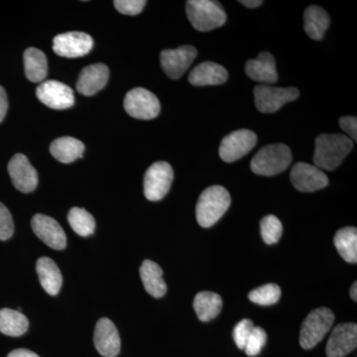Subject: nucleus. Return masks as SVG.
I'll return each instance as SVG.
<instances>
[{"label":"nucleus","mask_w":357,"mask_h":357,"mask_svg":"<svg viewBox=\"0 0 357 357\" xmlns=\"http://www.w3.org/2000/svg\"><path fill=\"white\" fill-rule=\"evenodd\" d=\"M354 148V141L342 134H321L316 139L314 163L321 171L337 168Z\"/></svg>","instance_id":"nucleus-1"},{"label":"nucleus","mask_w":357,"mask_h":357,"mask_svg":"<svg viewBox=\"0 0 357 357\" xmlns=\"http://www.w3.org/2000/svg\"><path fill=\"white\" fill-rule=\"evenodd\" d=\"M231 198L229 191L222 185L206 188L197 204V220L202 227H213L229 210Z\"/></svg>","instance_id":"nucleus-2"},{"label":"nucleus","mask_w":357,"mask_h":357,"mask_svg":"<svg viewBox=\"0 0 357 357\" xmlns=\"http://www.w3.org/2000/svg\"><path fill=\"white\" fill-rule=\"evenodd\" d=\"M185 11L192 27L198 31H211L227 22V13L222 4L213 0H189Z\"/></svg>","instance_id":"nucleus-3"},{"label":"nucleus","mask_w":357,"mask_h":357,"mask_svg":"<svg viewBox=\"0 0 357 357\" xmlns=\"http://www.w3.org/2000/svg\"><path fill=\"white\" fill-rule=\"evenodd\" d=\"M292 162V152L285 144H271L262 147L251 160L250 168L256 175H278L287 170Z\"/></svg>","instance_id":"nucleus-4"},{"label":"nucleus","mask_w":357,"mask_h":357,"mask_svg":"<svg viewBox=\"0 0 357 357\" xmlns=\"http://www.w3.org/2000/svg\"><path fill=\"white\" fill-rule=\"evenodd\" d=\"M333 321L335 314L328 307H319L310 312L301 328V347L304 349H314L331 330Z\"/></svg>","instance_id":"nucleus-5"},{"label":"nucleus","mask_w":357,"mask_h":357,"mask_svg":"<svg viewBox=\"0 0 357 357\" xmlns=\"http://www.w3.org/2000/svg\"><path fill=\"white\" fill-rule=\"evenodd\" d=\"M299 96V89L296 88H276L268 84H259L255 88L256 107L263 114H273L285 103L297 100Z\"/></svg>","instance_id":"nucleus-6"},{"label":"nucleus","mask_w":357,"mask_h":357,"mask_svg":"<svg viewBox=\"0 0 357 357\" xmlns=\"http://www.w3.org/2000/svg\"><path fill=\"white\" fill-rule=\"evenodd\" d=\"M174 178L173 168L159 161L149 167L144 176V195L151 202H158L170 191Z\"/></svg>","instance_id":"nucleus-7"},{"label":"nucleus","mask_w":357,"mask_h":357,"mask_svg":"<svg viewBox=\"0 0 357 357\" xmlns=\"http://www.w3.org/2000/svg\"><path fill=\"white\" fill-rule=\"evenodd\" d=\"M124 109L134 119L149 121L158 116L161 107L158 98L153 93L143 88H136L126 93Z\"/></svg>","instance_id":"nucleus-8"},{"label":"nucleus","mask_w":357,"mask_h":357,"mask_svg":"<svg viewBox=\"0 0 357 357\" xmlns=\"http://www.w3.org/2000/svg\"><path fill=\"white\" fill-rule=\"evenodd\" d=\"M257 143V136L248 129H239L223 138L220 156L227 163H232L248 155Z\"/></svg>","instance_id":"nucleus-9"},{"label":"nucleus","mask_w":357,"mask_h":357,"mask_svg":"<svg viewBox=\"0 0 357 357\" xmlns=\"http://www.w3.org/2000/svg\"><path fill=\"white\" fill-rule=\"evenodd\" d=\"M197 55V49L190 45L178 47L174 50L169 49L162 51L160 56L162 69L170 79H178L189 69Z\"/></svg>","instance_id":"nucleus-10"},{"label":"nucleus","mask_w":357,"mask_h":357,"mask_svg":"<svg viewBox=\"0 0 357 357\" xmlns=\"http://www.w3.org/2000/svg\"><path fill=\"white\" fill-rule=\"evenodd\" d=\"M290 180L295 189L303 192L319 191L328 185V176L321 169L304 162L294 165Z\"/></svg>","instance_id":"nucleus-11"},{"label":"nucleus","mask_w":357,"mask_h":357,"mask_svg":"<svg viewBox=\"0 0 357 357\" xmlns=\"http://www.w3.org/2000/svg\"><path fill=\"white\" fill-rule=\"evenodd\" d=\"M36 96L42 103L53 109H70L74 105V91L58 81L42 82L37 86Z\"/></svg>","instance_id":"nucleus-12"},{"label":"nucleus","mask_w":357,"mask_h":357,"mask_svg":"<svg viewBox=\"0 0 357 357\" xmlns=\"http://www.w3.org/2000/svg\"><path fill=\"white\" fill-rule=\"evenodd\" d=\"M93 40L84 32H68L57 35L53 40V50L65 58L83 57L91 52Z\"/></svg>","instance_id":"nucleus-13"},{"label":"nucleus","mask_w":357,"mask_h":357,"mask_svg":"<svg viewBox=\"0 0 357 357\" xmlns=\"http://www.w3.org/2000/svg\"><path fill=\"white\" fill-rule=\"evenodd\" d=\"M34 234L49 248L63 250L67 246V236L57 220L48 215H35L31 222Z\"/></svg>","instance_id":"nucleus-14"},{"label":"nucleus","mask_w":357,"mask_h":357,"mask_svg":"<svg viewBox=\"0 0 357 357\" xmlns=\"http://www.w3.org/2000/svg\"><path fill=\"white\" fill-rule=\"evenodd\" d=\"M8 173L14 187L18 191L30 192L38 185V174L36 169L23 154L14 155L8 163Z\"/></svg>","instance_id":"nucleus-15"},{"label":"nucleus","mask_w":357,"mask_h":357,"mask_svg":"<svg viewBox=\"0 0 357 357\" xmlns=\"http://www.w3.org/2000/svg\"><path fill=\"white\" fill-rule=\"evenodd\" d=\"M356 324H340L333 331L326 344V356L328 357L347 356L356 349Z\"/></svg>","instance_id":"nucleus-16"},{"label":"nucleus","mask_w":357,"mask_h":357,"mask_svg":"<svg viewBox=\"0 0 357 357\" xmlns=\"http://www.w3.org/2000/svg\"><path fill=\"white\" fill-rule=\"evenodd\" d=\"M93 342L96 351L105 357H116L121 351L119 331L109 319L102 318L96 323Z\"/></svg>","instance_id":"nucleus-17"},{"label":"nucleus","mask_w":357,"mask_h":357,"mask_svg":"<svg viewBox=\"0 0 357 357\" xmlns=\"http://www.w3.org/2000/svg\"><path fill=\"white\" fill-rule=\"evenodd\" d=\"M246 75L253 81L262 84L276 83L278 81L276 63L269 52H262L255 60H248L245 65Z\"/></svg>","instance_id":"nucleus-18"},{"label":"nucleus","mask_w":357,"mask_h":357,"mask_svg":"<svg viewBox=\"0 0 357 357\" xmlns=\"http://www.w3.org/2000/svg\"><path fill=\"white\" fill-rule=\"evenodd\" d=\"M109 77V70L105 64L88 66L82 70L77 82V89L84 96H93L105 88Z\"/></svg>","instance_id":"nucleus-19"},{"label":"nucleus","mask_w":357,"mask_h":357,"mask_svg":"<svg viewBox=\"0 0 357 357\" xmlns=\"http://www.w3.org/2000/svg\"><path fill=\"white\" fill-rule=\"evenodd\" d=\"M229 79V73L222 65L213 62H204L192 70L189 82L192 86H218L225 83Z\"/></svg>","instance_id":"nucleus-20"},{"label":"nucleus","mask_w":357,"mask_h":357,"mask_svg":"<svg viewBox=\"0 0 357 357\" xmlns=\"http://www.w3.org/2000/svg\"><path fill=\"white\" fill-rule=\"evenodd\" d=\"M36 271L38 274L40 284L49 295L56 296L62 287L63 277L56 264L51 258H39L36 264Z\"/></svg>","instance_id":"nucleus-21"},{"label":"nucleus","mask_w":357,"mask_h":357,"mask_svg":"<svg viewBox=\"0 0 357 357\" xmlns=\"http://www.w3.org/2000/svg\"><path fill=\"white\" fill-rule=\"evenodd\" d=\"M140 277L148 294L154 298H162L167 292L163 279V270L151 260H144L140 267Z\"/></svg>","instance_id":"nucleus-22"},{"label":"nucleus","mask_w":357,"mask_h":357,"mask_svg":"<svg viewBox=\"0 0 357 357\" xmlns=\"http://www.w3.org/2000/svg\"><path fill=\"white\" fill-rule=\"evenodd\" d=\"M305 32L312 40L323 39L324 35L330 26V16L321 7L312 6L307 7L304 14Z\"/></svg>","instance_id":"nucleus-23"},{"label":"nucleus","mask_w":357,"mask_h":357,"mask_svg":"<svg viewBox=\"0 0 357 357\" xmlns=\"http://www.w3.org/2000/svg\"><path fill=\"white\" fill-rule=\"evenodd\" d=\"M84 151V143L69 136L54 140L50 146V152L54 158L66 164L72 163L77 158H81Z\"/></svg>","instance_id":"nucleus-24"},{"label":"nucleus","mask_w":357,"mask_h":357,"mask_svg":"<svg viewBox=\"0 0 357 357\" xmlns=\"http://www.w3.org/2000/svg\"><path fill=\"white\" fill-rule=\"evenodd\" d=\"M25 75L32 83H42L48 74V63L45 54L37 48L24 52Z\"/></svg>","instance_id":"nucleus-25"},{"label":"nucleus","mask_w":357,"mask_h":357,"mask_svg":"<svg viewBox=\"0 0 357 357\" xmlns=\"http://www.w3.org/2000/svg\"><path fill=\"white\" fill-rule=\"evenodd\" d=\"M222 299L217 293L201 292L194 300V309L199 321H210L217 318L222 311Z\"/></svg>","instance_id":"nucleus-26"},{"label":"nucleus","mask_w":357,"mask_h":357,"mask_svg":"<svg viewBox=\"0 0 357 357\" xmlns=\"http://www.w3.org/2000/svg\"><path fill=\"white\" fill-rule=\"evenodd\" d=\"M29 321L21 312L0 310V333L9 337H21L27 332Z\"/></svg>","instance_id":"nucleus-27"},{"label":"nucleus","mask_w":357,"mask_h":357,"mask_svg":"<svg viewBox=\"0 0 357 357\" xmlns=\"http://www.w3.org/2000/svg\"><path fill=\"white\" fill-rule=\"evenodd\" d=\"M333 241L342 259L356 264L357 262V229L356 227H347L338 230Z\"/></svg>","instance_id":"nucleus-28"},{"label":"nucleus","mask_w":357,"mask_h":357,"mask_svg":"<svg viewBox=\"0 0 357 357\" xmlns=\"http://www.w3.org/2000/svg\"><path fill=\"white\" fill-rule=\"evenodd\" d=\"M68 220L73 230L79 236L86 237L95 232V218L81 208H73L68 215Z\"/></svg>","instance_id":"nucleus-29"},{"label":"nucleus","mask_w":357,"mask_h":357,"mask_svg":"<svg viewBox=\"0 0 357 357\" xmlns=\"http://www.w3.org/2000/svg\"><path fill=\"white\" fill-rule=\"evenodd\" d=\"M281 297V289L276 284H266L261 287L255 289L249 293L251 302L260 306H271L276 304Z\"/></svg>","instance_id":"nucleus-30"},{"label":"nucleus","mask_w":357,"mask_h":357,"mask_svg":"<svg viewBox=\"0 0 357 357\" xmlns=\"http://www.w3.org/2000/svg\"><path fill=\"white\" fill-rule=\"evenodd\" d=\"M260 227H261V236L265 243L271 245L280 241L283 234V225L278 218L273 215H266L262 218Z\"/></svg>","instance_id":"nucleus-31"},{"label":"nucleus","mask_w":357,"mask_h":357,"mask_svg":"<svg viewBox=\"0 0 357 357\" xmlns=\"http://www.w3.org/2000/svg\"><path fill=\"white\" fill-rule=\"evenodd\" d=\"M267 333L260 326H255L248 342H246L245 351L248 356H256L260 354L263 347L266 344Z\"/></svg>","instance_id":"nucleus-32"},{"label":"nucleus","mask_w":357,"mask_h":357,"mask_svg":"<svg viewBox=\"0 0 357 357\" xmlns=\"http://www.w3.org/2000/svg\"><path fill=\"white\" fill-rule=\"evenodd\" d=\"M253 328H255L253 321L249 319H244L237 324L234 330V337L239 349H245L246 342H248Z\"/></svg>","instance_id":"nucleus-33"},{"label":"nucleus","mask_w":357,"mask_h":357,"mask_svg":"<svg viewBox=\"0 0 357 357\" xmlns=\"http://www.w3.org/2000/svg\"><path fill=\"white\" fill-rule=\"evenodd\" d=\"M14 234L13 215L3 204L0 203V241H7Z\"/></svg>","instance_id":"nucleus-34"},{"label":"nucleus","mask_w":357,"mask_h":357,"mask_svg":"<svg viewBox=\"0 0 357 357\" xmlns=\"http://www.w3.org/2000/svg\"><path fill=\"white\" fill-rule=\"evenodd\" d=\"M116 10L124 15H137L141 13L146 1L144 0H115L114 2Z\"/></svg>","instance_id":"nucleus-35"},{"label":"nucleus","mask_w":357,"mask_h":357,"mask_svg":"<svg viewBox=\"0 0 357 357\" xmlns=\"http://www.w3.org/2000/svg\"><path fill=\"white\" fill-rule=\"evenodd\" d=\"M340 126L345 133L349 134L351 140H357V119L354 116H342L340 119Z\"/></svg>","instance_id":"nucleus-36"},{"label":"nucleus","mask_w":357,"mask_h":357,"mask_svg":"<svg viewBox=\"0 0 357 357\" xmlns=\"http://www.w3.org/2000/svg\"><path fill=\"white\" fill-rule=\"evenodd\" d=\"M7 109H8V100H7L6 89L0 86V122L6 117Z\"/></svg>","instance_id":"nucleus-37"},{"label":"nucleus","mask_w":357,"mask_h":357,"mask_svg":"<svg viewBox=\"0 0 357 357\" xmlns=\"http://www.w3.org/2000/svg\"><path fill=\"white\" fill-rule=\"evenodd\" d=\"M7 357H39V356L29 349H18L11 351Z\"/></svg>","instance_id":"nucleus-38"},{"label":"nucleus","mask_w":357,"mask_h":357,"mask_svg":"<svg viewBox=\"0 0 357 357\" xmlns=\"http://www.w3.org/2000/svg\"><path fill=\"white\" fill-rule=\"evenodd\" d=\"M239 3L248 8H256V7L261 6L263 1L261 0H241Z\"/></svg>","instance_id":"nucleus-39"},{"label":"nucleus","mask_w":357,"mask_h":357,"mask_svg":"<svg viewBox=\"0 0 357 357\" xmlns=\"http://www.w3.org/2000/svg\"><path fill=\"white\" fill-rule=\"evenodd\" d=\"M351 299L354 301V302H356V301H357V283H356V282H354V283L352 284V286L351 288Z\"/></svg>","instance_id":"nucleus-40"}]
</instances>
